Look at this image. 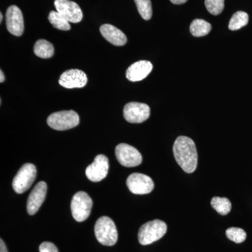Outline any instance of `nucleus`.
<instances>
[{"label":"nucleus","instance_id":"1","mask_svg":"<svg viewBox=\"0 0 252 252\" xmlns=\"http://www.w3.org/2000/svg\"><path fill=\"white\" fill-rule=\"evenodd\" d=\"M176 161L187 173H193L198 166L196 147L191 139L186 136L177 137L173 145Z\"/></svg>","mask_w":252,"mask_h":252},{"label":"nucleus","instance_id":"2","mask_svg":"<svg viewBox=\"0 0 252 252\" xmlns=\"http://www.w3.org/2000/svg\"><path fill=\"white\" fill-rule=\"evenodd\" d=\"M94 230L97 241L104 246H113L117 243V227L109 217H102L99 218L94 224Z\"/></svg>","mask_w":252,"mask_h":252},{"label":"nucleus","instance_id":"3","mask_svg":"<svg viewBox=\"0 0 252 252\" xmlns=\"http://www.w3.org/2000/svg\"><path fill=\"white\" fill-rule=\"evenodd\" d=\"M167 224L161 220H151L140 227L138 232L139 243L148 245L162 238L167 233Z\"/></svg>","mask_w":252,"mask_h":252},{"label":"nucleus","instance_id":"4","mask_svg":"<svg viewBox=\"0 0 252 252\" xmlns=\"http://www.w3.org/2000/svg\"><path fill=\"white\" fill-rule=\"evenodd\" d=\"M48 125L56 130H67L79 124V117L73 110L61 111L51 114L47 119Z\"/></svg>","mask_w":252,"mask_h":252},{"label":"nucleus","instance_id":"5","mask_svg":"<svg viewBox=\"0 0 252 252\" xmlns=\"http://www.w3.org/2000/svg\"><path fill=\"white\" fill-rule=\"evenodd\" d=\"M93 200L86 192L79 191L73 196L71 210L74 220L82 222L90 216Z\"/></svg>","mask_w":252,"mask_h":252},{"label":"nucleus","instance_id":"6","mask_svg":"<svg viewBox=\"0 0 252 252\" xmlns=\"http://www.w3.org/2000/svg\"><path fill=\"white\" fill-rule=\"evenodd\" d=\"M36 177L35 165L26 163L18 170L13 180V189L16 193H23L31 188Z\"/></svg>","mask_w":252,"mask_h":252},{"label":"nucleus","instance_id":"7","mask_svg":"<svg viewBox=\"0 0 252 252\" xmlns=\"http://www.w3.org/2000/svg\"><path fill=\"white\" fill-rule=\"evenodd\" d=\"M115 154L118 161L124 167L138 166L142 162V154L137 149L129 144H118L116 147Z\"/></svg>","mask_w":252,"mask_h":252},{"label":"nucleus","instance_id":"8","mask_svg":"<svg viewBox=\"0 0 252 252\" xmlns=\"http://www.w3.org/2000/svg\"><path fill=\"white\" fill-rule=\"evenodd\" d=\"M126 185L131 193L137 195L148 194L154 189V183L152 178L141 173L131 174L127 177Z\"/></svg>","mask_w":252,"mask_h":252},{"label":"nucleus","instance_id":"9","mask_svg":"<svg viewBox=\"0 0 252 252\" xmlns=\"http://www.w3.org/2000/svg\"><path fill=\"white\" fill-rule=\"evenodd\" d=\"M124 117L131 124H141L150 117V107L140 102H129L124 107Z\"/></svg>","mask_w":252,"mask_h":252},{"label":"nucleus","instance_id":"10","mask_svg":"<svg viewBox=\"0 0 252 252\" xmlns=\"http://www.w3.org/2000/svg\"><path fill=\"white\" fill-rule=\"evenodd\" d=\"M109 167V160L106 156L102 154L97 156L94 161L86 168V177L91 182H100L107 177Z\"/></svg>","mask_w":252,"mask_h":252},{"label":"nucleus","instance_id":"11","mask_svg":"<svg viewBox=\"0 0 252 252\" xmlns=\"http://www.w3.org/2000/svg\"><path fill=\"white\" fill-rule=\"evenodd\" d=\"M55 7L61 16L69 22L77 23L83 19V13L79 5L70 0H55Z\"/></svg>","mask_w":252,"mask_h":252},{"label":"nucleus","instance_id":"12","mask_svg":"<svg viewBox=\"0 0 252 252\" xmlns=\"http://www.w3.org/2000/svg\"><path fill=\"white\" fill-rule=\"evenodd\" d=\"M6 24L7 31L13 35L20 36L24 32V20L22 11L17 6L12 5L6 13Z\"/></svg>","mask_w":252,"mask_h":252},{"label":"nucleus","instance_id":"13","mask_svg":"<svg viewBox=\"0 0 252 252\" xmlns=\"http://www.w3.org/2000/svg\"><path fill=\"white\" fill-rule=\"evenodd\" d=\"M88 78L85 72L77 69H69L61 74L60 85L66 89H81L87 84Z\"/></svg>","mask_w":252,"mask_h":252},{"label":"nucleus","instance_id":"14","mask_svg":"<svg viewBox=\"0 0 252 252\" xmlns=\"http://www.w3.org/2000/svg\"><path fill=\"white\" fill-rule=\"evenodd\" d=\"M47 193L46 182H39L32 190L27 202V211L30 215H34L40 208L45 200Z\"/></svg>","mask_w":252,"mask_h":252},{"label":"nucleus","instance_id":"15","mask_svg":"<svg viewBox=\"0 0 252 252\" xmlns=\"http://www.w3.org/2000/svg\"><path fill=\"white\" fill-rule=\"evenodd\" d=\"M153 69V64L147 61H137L131 64L126 71V77L129 81L135 82L143 80Z\"/></svg>","mask_w":252,"mask_h":252},{"label":"nucleus","instance_id":"16","mask_svg":"<svg viewBox=\"0 0 252 252\" xmlns=\"http://www.w3.org/2000/svg\"><path fill=\"white\" fill-rule=\"evenodd\" d=\"M99 31L104 39L113 45L124 46L127 42V37L125 34L112 25H102L99 28Z\"/></svg>","mask_w":252,"mask_h":252},{"label":"nucleus","instance_id":"17","mask_svg":"<svg viewBox=\"0 0 252 252\" xmlns=\"http://www.w3.org/2000/svg\"><path fill=\"white\" fill-rule=\"evenodd\" d=\"M34 53L41 59H50L54 54V47L53 44L45 39H39L34 46Z\"/></svg>","mask_w":252,"mask_h":252},{"label":"nucleus","instance_id":"18","mask_svg":"<svg viewBox=\"0 0 252 252\" xmlns=\"http://www.w3.org/2000/svg\"><path fill=\"white\" fill-rule=\"evenodd\" d=\"M212 26L203 19H195L190 26V32L192 35L200 37L207 35L211 31Z\"/></svg>","mask_w":252,"mask_h":252},{"label":"nucleus","instance_id":"19","mask_svg":"<svg viewBox=\"0 0 252 252\" xmlns=\"http://www.w3.org/2000/svg\"><path fill=\"white\" fill-rule=\"evenodd\" d=\"M49 21L55 28L60 31H67L71 29L69 21L61 16L58 11H52L50 12Z\"/></svg>","mask_w":252,"mask_h":252},{"label":"nucleus","instance_id":"20","mask_svg":"<svg viewBox=\"0 0 252 252\" xmlns=\"http://www.w3.org/2000/svg\"><path fill=\"white\" fill-rule=\"evenodd\" d=\"M249 16L245 11H238L230 18L228 28L230 31H238L248 25Z\"/></svg>","mask_w":252,"mask_h":252},{"label":"nucleus","instance_id":"21","mask_svg":"<svg viewBox=\"0 0 252 252\" xmlns=\"http://www.w3.org/2000/svg\"><path fill=\"white\" fill-rule=\"evenodd\" d=\"M212 207L220 215H226L231 210V203L229 199L214 197L211 200Z\"/></svg>","mask_w":252,"mask_h":252},{"label":"nucleus","instance_id":"22","mask_svg":"<svg viewBox=\"0 0 252 252\" xmlns=\"http://www.w3.org/2000/svg\"><path fill=\"white\" fill-rule=\"evenodd\" d=\"M140 16L146 21L150 20L152 16V5L151 0H134Z\"/></svg>","mask_w":252,"mask_h":252},{"label":"nucleus","instance_id":"23","mask_svg":"<svg viewBox=\"0 0 252 252\" xmlns=\"http://www.w3.org/2000/svg\"><path fill=\"white\" fill-rule=\"evenodd\" d=\"M227 238L235 243H242L246 240L247 233L243 229L240 228L231 227L225 231Z\"/></svg>","mask_w":252,"mask_h":252},{"label":"nucleus","instance_id":"24","mask_svg":"<svg viewBox=\"0 0 252 252\" xmlns=\"http://www.w3.org/2000/svg\"><path fill=\"white\" fill-rule=\"evenodd\" d=\"M205 5L210 14L217 16L224 9V0H205Z\"/></svg>","mask_w":252,"mask_h":252},{"label":"nucleus","instance_id":"25","mask_svg":"<svg viewBox=\"0 0 252 252\" xmlns=\"http://www.w3.org/2000/svg\"><path fill=\"white\" fill-rule=\"evenodd\" d=\"M39 252H59L56 245L50 242H44L39 246Z\"/></svg>","mask_w":252,"mask_h":252},{"label":"nucleus","instance_id":"26","mask_svg":"<svg viewBox=\"0 0 252 252\" xmlns=\"http://www.w3.org/2000/svg\"><path fill=\"white\" fill-rule=\"evenodd\" d=\"M0 252H8L7 248L2 239L0 240Z\"/></svg>","mask_w":252,"mask_h":252},{"label":"nucleus","instance_id":"27","mask_svg":"<svg viewBox=\"0 0 252 252\" xmlns=\"http://www.w3.org/2000/svg\"><path fill=\"white\" fill-rule=\"evenodd\" d=\"M188 0H170L172 3L175 4H185Z\"/></svg>","mask_w":252,"mask_h":252},{"label":"nucleus","instance_id":"28","mask_svg":"<svg viewBox=\"0 0 252 252\" xmlns=\"http://www.w3.org/2000/svg\"><path fill=\"white\" fill-rule=\"evenodd\" d=\"M5 77L4 73L2 71H0V82L3 83L4 81Z\"/></svg>","mask_w":252,"mask_h":252},{"label":"nucleus","instance_id":"29","mask_svg":"<svg viewBox=\"0 0 252 252\" xmlns=\"http://www.w3.org/2000/svg\"><path fill=\"white\" fill-rule=\"evenodd\" d=\"M3 15L1 13H0V23L2 22Z\"/></svg>","mask_w":252,"mask_h":252}]
</instances>
